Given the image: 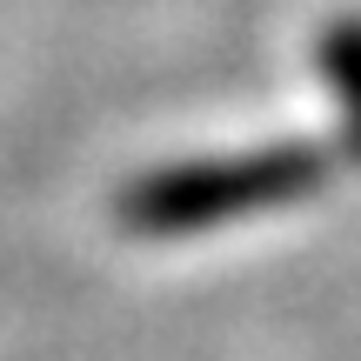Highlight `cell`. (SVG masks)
<instances>
[{
    "instance_id": "obj_2",
    "label": "cell",
    "mask_w": 361,
    "mask_h": 361,
    "mask_svg": "<svg viewBox=\"0 0 361 361\" xmlns=\"http://www.w3.org/2000/svg\"><path fill=\"white\" fill-rule=\"evenodd\" d=\"M314 61H322V80H328L335 114H341V147L361 161V13H341V20L328 27Z\"/></svg>"
},
{
    "instance_id": "obj_1",
    "label": "cell",
    "mask_w": 361,
    "mask_h": 361,
    "mask_svg": "<svg viewBox=\"0 0 361 361\" xmlns=\"http://www.w3.org/2000/svg\"><path fill=\"white\" fill-rule=\"evenodd\" d=\"M322 180H328V154L314 141H268V147H241V154L154 168L147 180H134L121 194V221L134 234L174 241V234H207L234 214L308 201Z\"/></svg>"
}]
</instances>
